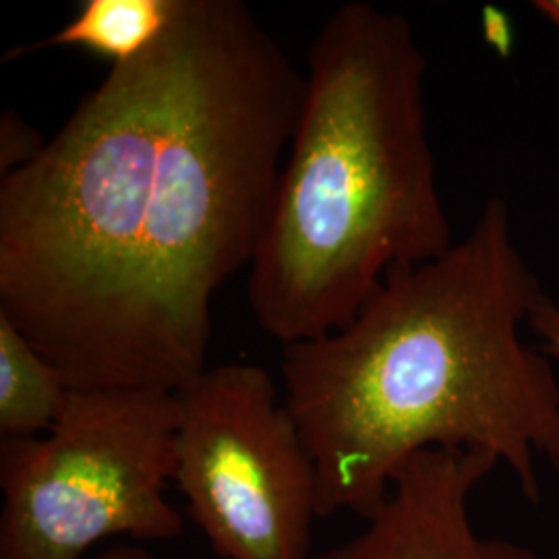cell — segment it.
Wrapping results in <instances>:
<instances>
[{
  "label": "cell",
  "instance_id": "cell-1",
  "mask_svg": "<svg viewBox=\"0 0 559 559\" xmlns=\"http://www.w3.org/2000/svg\"><path fill=\"white\" fill-rule=\"evenodd\" d=\"M302 83L242 0H180L0 179V316L69 390L177 394L207 369L214 297L253 263Z\"/></svg>",
  "mask_w": 559,
  "mask_h": 559
},
{
  "label": "cell",
  "instance_id": "cell-2",
  "mask_svg": "<svg viewBox=\"0 0 559 559\" xmlns=\"http://www.w3.org/2000/svg\"><path fill=\"white\" fill-rule=\"evenodd\" d=\"M543 295L508 203L491 198L441 255L392 270L348 325L284 346V404L318 471L320 516L371 519L400 468L438 448L496 456L539 500V460L559 471V378L522 328Z\"/></svg>",
  "mask_w": 559,
  "mask_h": 559
},
{
  "label": "cell",
  "instance_id": "cell-3",
  "mask_svg": "<svg viewBox=\"0 0 559 559\" xmlns=\"http://www.w3.org/2000/svg\"><path fill=\"white\" fill-rule=\"evenodd\" d=\"M425 81L399 13L355 0L321 25L247 282L253 320L282 348L342 330L392 270L454 242Z\"/></svg>",
  "mask_w": 559,
  "mask_h": 559
},
{
  "label": "cell",
  "instance_id": "cell-4",
  "mask_svg": "<svg viewBox=\"0 0 559 559\" xmlns=\"http://www.w3.org/2000/svg\"><path fill=\"white\" fill-rule=\"evenodd\" d=\"M179 408L164 392H69L44 438L2 440L0 559H85L112 537L173 540Z\"/></svg>",
  "mask_w": 559,
  "mask_h": 559
},
{
  "label": "cell",
  "instance_id": "cell-5",
  "mask_svg": "<svg viewBox=\"0 0 559 559\" xmlns=\"http://www.w3.org/2000/svg\"><path fill=\"white\" fill-rule=\"evenodd\" d=\"M175 483L221 559H313V459L272 376L251 362L207 367L175 394Z\"/></svg>",
  "mask_w": 559,
  "mask_h": 559
},
{
  "label": "cell",
  "instance_id": "cell-6",
  "mask_svg": "<svg viewBox=\"0 0 559 559\" xmlns=\"http://www.w3.org/2000/svg\"><path fill=\"white\" fill-rule=\"evenodd\" d=\"M500 466L480 450L438 448L408 460L365 528L313 559H543L480 533L473 498Z\"/></svg>",
  "mask_w": 559,
  "mask_h": 559
},
{
  "label": "cell",
  "instance_id": "cell-7",
  "mask_svg": "<svg viewBox=\"0 0 559 559\" xmlns=\"http://www.w3.org/2000/svg\"><path fill=\"white\" fill-rule=\"evenodd\" d=\"M180 0H85L73 20L50 38L13 50L7 59L41 48H81L110 67L140 59L154 48L177 17Z\"/></svg>",
  "mask_w": 559,
  "mask_h": 559
},
{
  "label": "cell",
  "instance_id": "cell-8",
  "mask_svg": "<svg viewBox=\"0 0 559 559\" xmlns=\"http://www.w3.org/2000/svg\"><path fill=\"white\" fill-rule=\"evenodd\" d=\"M57 367L0 316V433L2 440L48 433L69 399Z\"/></svg>",
  "mask_w": 559,
  "mask_h": 559
},
{
  "label": "cell",
  "instance_id": "cell-9",
  "mask_svg": "<svg viewBox=\"0 0 559 559\" xmlns=\"http://www.w3.org/2000/svg\"><path fill=\"white\" fill-rule=\"evenodd\" d=\"M46 141L40 133L21 119L13 108H7L0 117V175L7 177L34 160Z\"/></svg>",
  "mask_w": 559,
  "mask_h": 559
},
{
  "label": "cell",
  "instance_id": "cell-10",
  "mask_svg": "<svg viewBox=\"0 0 559 559\" xmlns=\"http://www.w3.org/2000/svg\"><path fill=\"white\" fill-rule=\"evenodd\" d=\"M528 328L539 338L540 350L554 360L559 378V299L545 293L531 313Z\"/></svg>",
  "mask_w": 559,
  "mask_h": 559
},
{
  "label": "cell",
  "instance_id": "cell-11",
  "mask_svg": "<svg viewBox=\"0 0 559 559\" xmlns=\"http://www.w3.org/2000/svg\"><path fill=\"white\" fill-rule=\"evenodd\" d=\"M90 559H154L145 549H141L138 545H119V547H112L108 551L100 554L98 558Z\"/></svg>",
  "mask_w": 559,
  "mask_h": 559
},
{
  "label": "cell",
  "instance_id": "cell-12",
  "mask_svg": "<svg viewBox=\"0 0 559 559\" xmlns=\"http://www.w3.org/2000/svg\"><path fill=\"white\" fill-rule=\"evenodd\" d=\"M533 7L543 17H547L556 27H559V0H537L533 2Z\"/></svg>",
  "mask_w": 559,
  "mask_h": 559
}]
</instances>
